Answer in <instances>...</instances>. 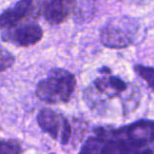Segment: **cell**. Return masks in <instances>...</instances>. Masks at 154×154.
Segmentation results:
<instances>
[{
  "label": "cell",
  "instance_id": "cell-1",
  "mask_svg": "<svg viewBox=\"0 0 154 154\" xmlns=\"http://www.w3.org/2000/svg\"><path fill=\"white\" fill-rule=\"evenodd\" d=\"M76 87V78L61 68L53 69L38 82L36 96L47 103H66L70 100Z\"/></svg>",
  "mask_w": 154,
  "mask_h": 154
},
{
  "label": "cell",
  "instance_id": "cell-2",
  "mask_svg": "<svg viewBox=\"0 0 154 154\" xmlns=\"http://www.w3.org/2000/svg\"><path fill=\"white\" fill-rule=\"evenodd\" d=\"M101 73L93 82L92 86L85 92L86 100L92 108L101 107L108 99L118 98L129 90V84L120 77L111 75V70L103 66L99 70Z\"/></svg>",
  "mask_w": 154,
  "mask_h": 154
},
{
  "label": "cell",
  "instance_id": "cell-3",
  "mask_svg": "<svg viewBox=\"0 0 154 154\" xmlns=\"http://www.w3.org/2000/svg\"><path fill=\"white\" fill-rule=\"evenodd\" d=\"M139 30L136 18L122 16L109 20L100 31V41L110 49H124L133 45Z\"/></svg>",
  "mask_w": 154,
  "mask_h": 154
},
{
  "label": "cell",
  "instance_id": "cell-4",
  "mask_svg": "<svg viewBox=\"0 0 154 154\" xmlns=\"http://www.w3.org/2000/svg\"><path fill=\"white\" fill-rule=\"evenodd\" d=\"M37 124L43 132L61 145H66L70 141L72 126L63 114L45 108L37 115Z\"/></svg>",
  "mask_w": 154,
  "mask_h": 154
},
{
  "label": "cell",
  "instance_id": "cell-5",
  "mask_svg": "<svg viewBox=\"0 0 154 154\" xmlns=\"http://www.w3.org/2000/svg\"><path fill=\"white\" fill-rule=\"evenodd\" d=\"M41 14V2L19 1L0 14V30H9L26 21L33 22Z\"/></svg>",
  "mask_w": 154,
  "mask_h": 154
},
{
  "label": "cell",
  "instance_id": "cell-6",
  "mask_svg": "<svg viewBox=\"0 0 154 154\" xmlns=\"http://www.w3.org/2000/svg\"><path fill=\"white\" fill-rule=\"evenodd\" d=\"M43 30L35 22H26L12 29L3 31L1 38L7 42L13 43L18 47H31L42 39Z\"/></svg>",
  "mask_w": 154,
  "mask_h": 154
},
{
  "label": "cell",
  "instance_id": "cell-7",
  "mask_svg": "<svg viewBox=\"0 0 154 154\" xmlns=\"http://www.w3.org/2000/svg\"><path fill=\"white\" fill-rule=\"evenodd\" d=\"M153 122L151 119H140L128 126L115 129V133L128 139L138 150L151 146L154 139Z\"/></svg>",
  "mask_w": 154,
  "mask_h": 154
},
{
  "label": "cell",
  "instance_id": "cell-8",
  "mask_svg": "<svg viewBox=\"0 0 154 154\" xmlns=\"http://www.w3.org/2000/svg\"><path fill=\"white\" fill-rule=\"evenodd\" d=\"M78 3L66 0H53L41 2V14L52 26H58L66 21L76 11Z\"/></svg>",
  "mask_w": 154,
  "mask_h": 154
},
{
  "label": "cell",
  "instance_id": "cell-9",
  "mask_svg": "<svg viewBox=\"0 0 154 154\" xmlns=\"http://www.w3.org/2000/svg\"><path fill=\"white\" fill-rule=\"evenodd\" d=\"M105 141L106 138L98 135L88 137L82 145L79 154H103Z\"/></svg>",
  "mask_w": 154,
  "mask_h": 154
},
{
  "label": "cell",
  "instance_id": "cell-10",
  "mask_svg": "<svg viewBox=\"0 0 154 154\" xmlns=\"http://www.w3.org/2000/svg\"><path fill=\"white\" fill-rule=\"evenodd\" d=\"M21 143L15 139H1L0 140V154H21Z\"/></svg>",
  "mask_w": 154,
  "mask_h": 154
},
{
  "label": "cell",
  "instance_id": "cell-11",
  "mask_svg": "<svg viewBox=\"0 0 154 154\" xmlns=\"http://www.w3.org/2000/svg\"><path fill=\"white\" fill-rule=\"evenodd\" d=\"M14 63H15V57L13 54L9 50L0 45V74L12 68Z\"/></svg>",
  "mask_w": 154,
  "mask_h": 154
},
{
  "label": "cell",
  "instance_id": "cell-12",
  "mask_svg": "<svg viewBox=\"0 0 154 154\" xmlns=\"http://www.w3.org/2000/svg\"><path fill=\"white\" fill-rule=\"evenodd\" d=\"M134 70H135V72L139 75V77L143 78V79L147 82L148 87H149L151 90H153V77H154L153 68H152V66H141V64H135Z\"/></svg>",
  "mask_w": 154,
  "mask_h": 154
},
{
  "label": "cell",
  "instance_id": "cell-13",
  "mask_svg": "<svg viewBox=\"0 0 154 154\" xmlns=\"http://www.w3.org/2000/svg\"><path fill=\"white\" fill-rule=\"evenodd\" d=\"M133 154H153V149L151 147H147L143 148V149H140L138 151L134 152Z\"/></svg>",
  "mask_w": 154,
  "mask_h": 154
}]
</instances>
